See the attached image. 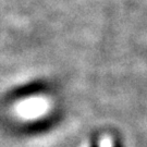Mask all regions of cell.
Returning <instances> with one entry per match:
<instances>
[{
	"label": "cell",
	"mask_w": 147,
	"mask_h": 147,
	"mask_svg": "<svg viewBox=\"0 0 147 147\" xmlns=\"http://www.w3.org/2000/svg\"><path fill=\"white\" fill-rule=\"evenodd\" d=\"M94 147H96V146H94Z\"/></svg>",
	"instance_id": "obj_1"
}]
</instances>
